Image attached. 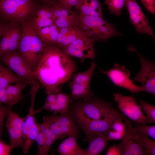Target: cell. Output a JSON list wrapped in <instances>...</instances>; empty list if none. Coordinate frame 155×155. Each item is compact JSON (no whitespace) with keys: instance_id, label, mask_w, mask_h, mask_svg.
<instances>
[{"instance_id":"obj_1","label":"cell","mask_w":155,"mask_h":155,"mask_svg":"<svg viewBox=\"0 0 155 155\" xmlns=\"http://www.w3.org/2000/svg\"><path fill=\"white\" fill-rule=\"evenodd\" d=\"M77 68L72 57L62 49L56 45H46L33 73L46 94H57L62 92L61 85L70 79Z\"/></svg>"},{"instance_id":"obj_2","label":"cell","mask_w":155,"mask_h":155,"mask_svg":"<svg viewBox=\"0 0 155 155\" xmlns=\"http://www.w3.org/2000/svg\"><path fill=\"white\" fill-rule=\"evenodd\" d=\"M69 110L75 119L83 120H100L113 118L123 114L116 109L111 102L94 95L73 102Z\"/></svg>"},{"instance_id":"obj_3","label":"cell","mask_w":155,"mask_h":155,"mask_svg":"<svg viewBox=\"0 0 155 155\" xmlns=\"http://www.w3.org/2000/svg\"><path fill=\"white\" fill-rule=\"evenodd\" d=\"M36 0H0V19L7 23L22 25L30 22L40 5Z\"/></svg>"},{"instance_id":"obj_4","label":"cell","mask_w":155,"mask_h":155,"mask_svg":"<svg viewBox=\"0 0 155 155\" xmlns=\"http://www.w3.org/2000/svg\"><path fill=\"white\" fill-rule=\"evenodd\" d=\"M22 26V36L17 51L33 71L43 54L46 44L37 35L30 22Z\"/></svg>"},{"instance_id":"obj_5","label":"cell","mask_w":155,"mask_h":155,"mask_svg":"<svg viewBox=\"0 0 155 155\" xmlns=\"http://www.w3.org/2000/svg\"><path fill=\"white\" fill-rule=\"evenodd\" d=\"M78 13L79 28L95 42H104L111 37L122 36L114 24L104 20L103 17L84 16Z\"/></svg>"},{"instance_id":"obj_6","label":"cell","mask_w":155,"mask_h":155,"mask_svg":"<svg viewBox=\"0 0 155 155\" xmlns=\"http://www.w3.org/2000/svg\"><path fill=\"white\" fill-rule=\"evenodd\" d=\"M43 119L42 123L55 135L57 140L67 136L78 137L80 128L70 112L59 115H46Z\"/></svg>"},{"instance_id":"obj_7","label":"cell","mask_w":155,"mask_h":155,"mask_svg":"<svg viewBox=\"0 0 155 155\" xmlns=\"http://www.w3.org/2000/svg\"><path fill=\"white\" fill-rule=\"evenodd\" d=\"M118 107L124 115L137 124L146 125L152 122L142 113L141 109L132 96H126L118 93L113 94Z\"/></svg>"},{"instance_id":"obj_8","label":"cell","mask_w":155,"mask_h":155,"mask_svg":"<svg viewBox=\"0 0 155 155\" xmlns=\"http://www.w3.org/2000/svg\"><path fill=\"white\" fill-rule=\"evenodd\" d=\"M0 60L29 84L37 81L32 71L17 51L8 52L0 57Z\"/></svg>"},{"instance_id":"obj_9","label":"cell","mask_w":155,"mask_h":155,"mask_svg":"<svg viewBox=\"0 0 155 155\" xmlns=\"http://www.w3.org/2000/svg\"><path fill=\"white\" fill-rule=\"evenodd\" d=\"M129 49L135 52L138 56L141 68L138 74L132 79L133 82L142 84L144 92L155 94V65L154 62L144 57L135 49L130 47Z\"/></svg>"},{"instance_id":"obj_10","label":"cell","mask_w":155,"mask_h":155,"mask_svg":"<svg viewBox=\"0 0 155 155\" xmlns=\"http://www.w3.org/2000/svg\"><path fill=\"white\" fill-rule=\"evenodd\" d=\"M101 72L106 75L115 86L136 93L144 92L142 86L136 85L130 79L131 73L124 65L114 64L110 69L105 71L101 69Z\"/></svg>"},{"instance_id":"obj_11","label":"cell","mask_w":155,"mask_h":155,"mask_svg":"<svg viewBox=\"0 0 155 155\" xmlns=\"http://www.w3.org/2000/svg\"><path fill=\"white\" fill-rule=\"evenodd\" d=\"M94 40L90 38L83 36L77 39L62 49L67 55L81 60L94 59L96 56L94 49Z\"/></svg>"},{"instance_id":"obj_12","label":"cell","mask_w":155,"mask_h":155,"mask_svg":"<svg viewBox=\"0 0 155 155\" xmlns=\"http://www.w3.org/2000/svg\"><path fill=\"white\" fill-rule=\"evenodd\" d=\"M130 20L139 33L154 37V31L136 0H125Z\"/></svg>"},{"instance_id":"obj_13","label":"cell","mask_w":155,"mask_h":155,"mask_svg":"<svg viewBox=\"0 0 155 155\" xmlns=\"http://www.w3.org/2000/svg\"><path fill=\"white\" fill-rule=\"evenodd\" d=\"M7 117L5 125L9 136L11 151L17 148L23 149L25 142L22 136V126L26 117H21L11 109L8 111Z\"/></svg>"},{"instance_id":"obj_14","label":"cell","mask_w":155,"mask_h":155,"mask_svg":"<svg viewBox=\"0 0 155 155\" xmlns=\"http://www.w3.org/2000/svg\"><path fill=\"white\" fill-rule=\"evenodd\" d=\"M53 6L54 24L58 28H79V19L78 11L66 8L58 1Z\"/></svg>"},{"instance_id":"obj_15","label":"cell","mask_w":155,"mask_h":155,"mask_svg":"<svg viewBox=\"0 0 155 155\" xmlns=\"http://www.w3.org/2000/svg\"><path fill=\"white\" fill-rule=\"evenodd\" d=\"M124 116L123 115L110 119L100 120H83L74 118L88 140L94 134L108 133L113 121L117 118Z\"/></svg>"},{"instance_id":"obj_16","label":"cell","mask_w":155,"mask_h":155,"mask_svg":"<svg viewBox=\"0 0 155 155\" xmlns=\"http://www.w3.org/2000/svg\"><path fill=\"white\" fill-rule=\"evenodd\" d=\"M36 97H31V104L29 112L24 121V122L27 129L28 135L23 148V152L27 154L33 144L36 142L38 131V124H37L35 118L34 109Z\"/></svg>"},{"instance_id":"obj_17","label":"cell","mask_w":155,"mask_h":155,"mask_svg":"<svg viewBox=\"0 0 155 155\" xmlns=\"http://www.w3.org/2000/svg\"><path fill=\"white\" fill-rule=\"evenodd\" d=\"M96 67V63L92 61L90 67L87 70L74 74L69 86L82 90H91V81Z\"/></svg>"},{"instance_id":"obj_18","label":"cell","mask_w":155,"mask_h":155,"mask_svg":"<svg viewBox=\"0 0 155 155\" xmlns=\"http://www.w3.org/2000/svg\"><path fill=\"white\" fill-rule=\"evenodd\" d=\"M123 120L125 128V133L122 142L116 145L120 155H127L129 149L136 143L134 139L136 132L129 120L126 117Z\"/></svg>"},{"instance_id":"obj_19","label":"cell","mask_w":155,"mask_h":155,"mask_svg":"<svg viewBox=\"0 0 155 155\" xmlns=\"http://www.w3.org/2000/svg\"><path fill=\"white\" fill-rule=\"evenodd\" d=\"M84 36H86L85 34L78 28H59L56 45L62 49L77 39Z\"/></svg>"},{"instance_id":"obj_20","label":"cell","mask_w":155,"mask_h":155,"mask_svg":"<svg viewBox=\"0 0 155 155\" xmlns=\"http://www.w3.org/2000/svg\"><path fill=\"white\" fill-rule=\"evenodd\" d=\"M90 144L84 149L86 155H97L106 147L108 140V133L95 134L88 140Z\"/></svg>"},{"instance_id":"obj_21","label":"cell","mask_w":155,"mask_h":155,"mask_svg":"<svg viewBox=\"0 0 155 155\" xmlns=\"http://www.w3.org/2000/svg\"><path fill=\"white\" fill-rule=\"evenodd\" d=\"M75 8L84 16L103 17L101 4L99 0H79Z\"/></svg>"},{"instance_id":"obj_22","label":"cell","mask_w":155,"mask_h":155,"mask_svg":"<svg viewBox=\"0 0 155 155\" xmlns=\"http://www.w3.org/2000/svg\"><path fill=\"white\" fill-rule=\"evenodd\" d=\"M76 138L72 136L64 140L58 146L57 152L61 155H86L77 142Z\"/></svg>"},{"instance_id":"obj_23","label":"cell","mask_w":155,"mask_h":155,"mask_svg":"<svg viewBox=\"0 0 155 155\" xmlns=\"http://www.w3.org/2000/svg\"><path fill=\"white\" fill-rule=\"evenodd\" d=\"M73 101L71 94H65L62 92H59L56 94V101L50 106V111L54 115L68 113L69 106Z\"/></svg>"},{"instance_id":"obj_24","label":"cell","mask_w":155,"mask_h":155,"mask_svg":"<svg viewBox=\"0 0 155 155\" xmlns=\"http://www.w3.org/2000/svg\"><path fill=\"white\" fill-rule=\"evenodd\" d=\"M59 28L54 23L35 31L38 36L46 45H56Z\"/></svg>"},{"instance_id":"obj_25","label":"cell","mask_w":155,"mask_h":155,"mask_svg":"<svg viewBox=\"0 0 155 155\" xmlns=\"http://www.w3.org/2000/svg\"><path fill=\"white\" fill-rule=\"evenodd\" d=\"M28 83L15 74L8 67L0 63V89L13 83Z\"/></svg>"},{"instance_id":"obj_26","label":"cell","mask_w":155,"mask_h":155,"mask_svg":"<svg viewBox=\"0 0 155 155\" xmlns=\"http://www.w3.org/2000/svg\"><path fill=\"white\" fill-rule=\"evenodd\" d=\"M126 116L119 117L113 121L108 133V140H118L122 139L125 133V128L122 120Z\"/></svg>"},{"instance_id":"obj_27","label":"cell","mask_w":155,"mask_h":155,"mask_svg":"<svg viewBox=\"0 0 155 155\" xmlns=\"http://www.w3.org/2000/svg\"><path fill=\"white\" fill-rule=\"evenodd\" d=\"M9 23L10 30L9 52L17 51L22 36V26Z\"/></svg>"},{"instance_id":"obj_28","label":"cell","mask_w":155,"mask_h":155,"mask_svg":"<svg viewBox=\"0 0 155 155\" xmlns=\"http://www.w3.org/2000/svg\"><path fill=\"white\" fill-rule=\"evenodd\" d=\"M135 140L144 149L148 150L150 155H155V141L149 137L136 132Z\"/></svg>"},{"instance_id":"obj_29","label":"cell","mask_w":155,"mask_h":155,"mask_svg":"<svg viewBox=\"0 0 155 155\" xmlns=\"http://www.w3.org/2000/svg\"><path fill=\"white\" fill-rule=\"evenodd\" d=\"M3 25L0 42V57L9 52L10 25L9 23Z\"/></svg>"},{"instance_id":"obj_30","label":"cell","mask_w":155,"mask_h":155,"mask_svg":"<svg viewBox=\"0 0 155 155\" xmlns=\"http://www.w3.org/2000/svg\"><path fill=\"white\" fill-rule=\"evenodd\" d=\"M125 0H104L110 13L120 15L125 5Z\"/></svg>"},{"instance_id":"obj_31","label":"cell","mask_w":155,"mask_h":155,"mask_svg":"<svg viewBox=\"0 0 155 155\" xmlns=\"http://www.w3.org/2000/svg\"><path fill=\"white\" fill-rule=\"evenodd\" d=\"M41 125L45 137L43 155H47L48 154L52 144L57 139L55 135L46 125L42 123Z\"/></svg>"},{"instance_id":"obj_32","label":"cell","mask_w":155,"mask_h":155,"mask_svg":"<svg viewBox=\"0 0 155 155\" xmlns=\"http://www.w3.org/2000/svg\"><path fill=\"white\" fill-rule=\"evenodd\" d=\"M30 22L35 32L43 27L54 24V21L53 19L39 17L35 16L32 18Z\"/></svg>"},{"instance_id":"obj_33","label":"cell","mask_w":155,"mask_h":155,"mask_svg":"<svg viewBox=\"0 0 155 155\" xmlns=\"http://www.w3.org/2000/svg\"><path fill=\"white\" fill-rule=\"evenodd\" d=\"M35 16L41 18L54 19L53 6L45 3L40 5L37 9Z\"/></svg>"},{"instance_id":"obj_34","label":"cell","mask_w":155,"mask_h":155,"mask_svg":"<svg viewBox=\"0 0 155 155\" xmlns=\"http://www.w3.org/2000/svg\"><path fill=\"white\" fill-rule=\"evenodd\" d=\"M27 85L22 83H16L14 85H10L6 88L7 92L9 94L22 99L24 97L22 92Z\"/></svg>"},{"instance_id":"obj_35","label":"cell","mask_w":155,"mask_h":155,"mask_svg":"<svg viewBox=\"0 0 155 155\" xmlns=\"http://www.w3.org/2000/svg\"><path fill=\"white\" fill-rule=\"evenodd\" d=\"M135 131L155 140V126H148L142 124H137L133 127Z\"/></svg>"},{"instance_id":"obj_36","label":"cell","mask_w":155,"mask_h":155,"mask_svg":"<svg viewBox=\"0 0 155 155\" xmlns=\"http://www.w3.org/2000/svg\"><path fill=\"white\" fill-rule=\"evenodd\" d=\"M139 105L142 110L146 114L152 122L155 123V106L149 104L143 100L139 101Z\"/></svg>"},{"instance_id":"obj_37","label":"cell","mask_w":155,"mask_h":155,"mask_svg":"<svg viewBox=\"0 0 155 155\" xmlns=\"http://www.w3.org/2000/svg\"><path fill=\"white\" fill-rule=\"evenodd\" d=\"M36 141L38 145V154L39 155H43L45 144V137L42 129L41 124H38V131Z\"/></svg>"},{"instance_id":"obj_38","label":"cell","mask_w":155,"mask_h":155,"mask_svg":"<svg viewBox=\"0 0 155 155\" xmlns=\"http://www.w3.org/2000/svg\"><path fill=\"white\" fill-rule=\"evenodd\" d=\"M11 106L3 105L0 102V138L3 134V129L4 121L8 112L11 109Z\"/></svg>"},{"instance_id":"obj_39","label":"cell","mask_w":155,"mask_h":155,"mask_svg":"<svg viewBox=\"0 0 155 155\" xmlns=\"http://www.w3.org/2000/svg\"><path fill=\"white\" fill-rule=\"evenodd\" d=\"M56 94L52 93L47 94L44 105L41 108L36 111L35 110V113H38L42 110H47L50 105L55 102L56 99Z\"/></svg>"},{"instance_id":"obj_40","label":"cell","mask_w":155,"mask_h":155,"mask_svg":"<svg viewBox=\"0 0 155 155\" xmlns=\"http://www.w3.org/2000/svg\"><path fill=\"white\" fill-rule=\"evenodd\" d=\"M145 7L152 14L155 13V0H141Z\"/></svg>"},{"instance_id":"obj_41","label":"cell","mask_w":155,"mask_h":155,"mask_svg":"<svg viewBox=\"0 0 155 155\" xmlns=\"http://www.w3.org/2000/svg\"><path fill=\"white\" fill-rule=\"evenodd\" d=\"M58 2L64 7L72 9L78 4L79 0H57Z\"/></svg>"},{"instance_id":"obj_42","label":"cell","mask_w":155,"mask_h":155,"mask_svg":"<svg viewBox=\"0 0 155 155\" xmlns=\"http://www.w3.org/2000/svg\"><path fill=\"white\" fill-rule=\"evenodd\" d=\"M9 145L7 144L0 138V155H7L11 151Z\"/></svg>"},{"instance_id":"obj_43","label":"cell","mask_w":155,"mask_h":155,"mask_svg":"<svg viewBox=\"0 0 155 155\" xmlns=\"http://www.w3.org/2000/svg\"><path fill=\"white\" fill-rule=\"evenodd\" d=\"M106 154L107 155H120L119 151L117 145L115 144H114L108 150Z\"/></svg>"},{"instance_id":"obj_44","label":"cell","mask_w":155,"mask_h":155,"mask_svg":"<svg viewBox=\"0 0 155 155\" xmlns=\"http://www.w3.org/2000/svg\"><path fill=\"white\" fill-rule=\"evenodd\" d=\"M43 3H45L51 5H53L55 3L58 2L57 0H39Z\"/></svg>"},{"instance_id":"obj_45","label":"cell","mask_w":155,"mask_h":155,"mask_svg":"<svg viewBox=\"0 0 155 155\" xmlns=\"http://www.w3.org/2000/svg\"><path fill=\"white\" fill-rule=\"evenodd\" d=\"M7 93L6 88L0 89V101L2 98Z\"/></svg>"},{"instance_id":"obj_46","label":"cell","mask_w":155,"mask_h":155,"mask_svg":"<svg viewBox=\"0 0 155 155\" xmlns=\"http://www.w3.org/2000/svg\"><path fill=\"white\" fill-rule=\"evenodd\" d=\"M3 26V24L2 23L0 22V42L1 38Z\"/></svg>"},{"instance_id":"obj_47","label":"cell","mask_w":155,"mask_h":155,"mask_svg":"<svg viewBox=\"0 0 155 155\" xmlns=\"http://www.w3.org/2000/svg\"></svg>"}]
</instances>
